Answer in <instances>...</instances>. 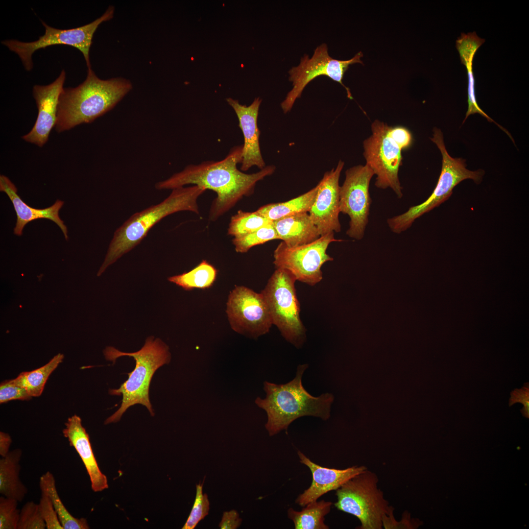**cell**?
I'll use <instances>...</instances> for the list:
<instances>
[{
	"label": "cell",
	"mask_w": 529,
	"mask_h": 529,
	"mask_svg": "<svg viewBox=\"0 0 529 529\" xmlns=\"http://www.w3.org/2000/svg\"><path fill=\"white\" fill-rule=\"evenodd\" d=\"M11 442V438L8 433L0 432V455L1 457H5L10 452Z\"/></svg>",
	"instance_id": "ab89813d"
},
{
	"label": "cell",
	"mask_w": 529,
	"mask_h": 529,
	"mask_svg": "<svg viewBox=\"0 0 529 529\" xmlns=\"http://www.w3.org/2000/svg\"><path fill=\"white\" fill-rule=\"evenodd\" d=\"M226 100L237 115L239 126L243 135L240 170L245 171L253 166L263 169L265 167V164L261 152L260 131L257 124L262 99L257 97L249 106L242 105L238 100L230 97L227 98Z\"/></svg>",
	"instance_id": "e0dca14e"
},
{
	"label": "cell",
	"mask_w": 529,
	"mask_h": 529,
	"mask_svg": "<svg viewBox=\"0 0 529 529\" xmlns=\"http://www.w3.org/2000/svg\"><path fill=\"white\" fill-rule=\"evenodd\" d=\"M509 406H511L516 403H520L524 405L521 411L523 415L529 417V384L525 383L520 389H515L510 393Z\"/></svg>",
	"instance_id": "8d00e7d4"
},
{
	"label": "cell",
	"mask_w": 529,
	"mask_h": 529,
	"mask_svg": "<svg viewBox=\"0 0 529 529\" xmlns=\"http://www.w3.org/2000/svg\"><path fill=\"white\" fill-rule=\"evenodd\" d=\"M332 505L331 502L316 500L306 505L301 511L289 508L288 516L295 529H328L324 517L330 512Z\"/></svg>",
	"instance_id": "cb8c5ba5"
},
{
	"label": "cell",
	"mask_w": 529,
	"mask_h": 529,
	"mask_svg": "<svg viewBox=\"0 0 529 529\" xmlns=\"http://www.w3.org/2000/svg\"><path fill=\"white\" fill-rule=\"evenodd\" d=\"M217 276V270L206 260L202 262L189 272L168 278V280L185 290L194 289H208L213 285Z\"/></svg>",
	"instance_id": "484cf974"
},
{
	"label": "cell",
	"mask_w": 529,
	"mask_h": 529,
	"mask_svg": "<svg viewBox=\"0 0 529 529\" xmlns=\"http://www.w3.org/2000/svg\"><path fill=\"white\" fill-rule=\"evenodd\" d=\"M431 139L437 145L442 157L441 171L437 185L433 193L424 202L387 219V225L393 233L399 234L409 229L417 218L447 200L455 187L462 181L470 179L476 183H480L482 180L483 170H468L466 168L465 160L454 158L449 154L440 129L434 128L433 137Z\"/></svg>",
	"instance_id": "8992f818"
},
{
	"label": "cell",
	"mask_w": 529,
	"mask_h": 529,
	"mask_svg": "<svg viewBox=\"0 0 529 529\" xmlns=\"http://www.w3.org/2000/svg\"><path fill=\"white\" fill-rule=\"evenodd\" d=\"M31 397L27 391L24 387L16 384L13 379L5 381L0 384V403L13 400H29Z\"/></svg>",
	"instance_id": "d590c367"
},
{
	"label": "cell",
	"mask_w": 529,
	"mask_h": 529,
	"mask_svg": "<svg viewBox=\"0 0 529 529\" xmlns=\"http://www.w3.org/2000/svg\"><path fill=\"white\" fill-rule=\"evenodd\" d=\"M203 483L196 485V496L190 515L182 529H193L209 513L210 502L208 495L203 493Z\"/></svg>",
	"instance_id": "4dcf8cb0"
},
{
	"label": "cell",
	"mask_w": 529,
	"mask_h": 529,
	"mask_svg": "<svg viewBox=\"0 0 529 529\" xmlns=\"http://www.w3.org/2000/svg\"><path fill=\"white\" fill-rule=\"evenodd\" d=\"M242 145L231 148L228 155L218 161H206L190 165L169 178L157 182L159 190L174 189L193 184L216 192L210 211V218L215 219L230 208L243 196L250 195L256 183L272 174L275 167L265 166L260 171L247 174L237 168L241 161Z\"/></svg>",
	"instance_id": "6da1fadb"
},
{
	"label": "cell",
	"mask_w": 529,
	"mask_h": 529,
	"mask_svg": "<svg viewBox=\"0 0 529 529\" xmlns=\"http://www.w3.org/2000/svg\"><path fill=\"white\" fill-rule=\"evenodd\" d=\"M466 69L468 75V107L467 112L466 113L465 118L463 122L470 115L478 113L481 115L482 117L486 118L489 121H492L494 122L499 127H500L502 130H503L505 133H506L508 135V136L512 139V141L514 142L513 141L512 137L510 136L509 133L503 127L497 124L494 120H493L491 118H490L479 106L475 96V79L473 71V65H471L466 67Z\"/></svg>",
	"instance_id": "836d02e7"
},
{
	"label": "cell",
	"mask_w": 529,
	"mask_h": 529,
	"mask_svg": "<svg viewBox=\"0 0 529 529\" xmlns=\"http://www.w3.org/2000/svg\"><path fill=\"white\" fill-rule=\"evenodd\" d=\"M63 359L64 355L59 353L46 364L31 371L22 372L13 381L24 387L32 397H38L41 395L48 378Z\"/></svg>",
	"instance_id": "4316f807"
},
{
	"label": "cell",
	"mask_w": 529,
	"mask_h": 529,
	"mask_svg": "<svg viewBox=\"0 0 529 529\" xmlns=\"http://www.w3.org/2000/svg\"><path fill=\"white\" fill-rule=\"evenodd\" d=\"M278 239L279 237L272 222L251 233L234 237L233 243L237 252L245 253L253 246Z\"/></svg>",
	"instance_id": "f1b7e54d"
},
{
	"label": "cell",
	"mask_w": 529,
	"mask_h": 529,
	"mask_svg": "<svg viewBox=\"0 0 529 529\" xmlns=\"http://www.w3.org/2000/svg\"><path fill=\"white\" fill-rule=\"evenodd\" d=\"M388 128L387 124L377 120L372 123V134L363 142V156L366 165L376 175V187L390 188L401 198L403 187L398 172L402 164V150L388 136Z\"/></svg>",
	"instance_id": "7c38bea8"
},
{
	"label": "cell",
	"mask_w": 529,
	"mask_h": 529,
	"mask_svg": "<svg viewBox=\"0 0 529 529\" xmlns=\"http://www.w3.org/2000/svg\"><path fill=\"white\" fill-rule=\"evenodd\" d=\"M66 72L62 70L58 77L47 85H35L32 93L38 109V115L31 130L22 137L25 141L42 147L48 141L55 127L59 98L63 89Z\"/></svg>",
	"instance_id": "2e32d148"
},
{
	"label": "cell",
	"mask_w": 529,
	"mask_h": 529,
	"mask_svg": "<svg viewBox=\"0 0 529 529\" xmlns=\"http://www.w3.org/2000/svg\"><path fill=\"white\" fill-rule=\"evenodd\" d=\"M0 191L4 192L11 201L17 216L14 233L21 236L24 226L29 222L40 218H46L55 223L61 230L65 239L68 240V230L59 216V212L64 201L57 199L51 206L45 209H36L27 205L18 194L15 185L6 176L0 175Z\"/></svg>",
	"instance_id": "ffe728a7"
},
{
	"label": "cell",
	"mask_w": 529,
	"mask_h": 529,
	"mask_svg": "<svg viewBox=\"0 0 529 529\" xmlns=\"http://www.w3.org/2000/svg\"><path fill=\"white\" fill-rule=\"evenodd\" d=\"M39 485L49 496L64 529H90L85 518L74 517L66 508L58 495L55 479L51 472L48 471L40 477Z\"/></svg>",
	"instance_id": "d4e9b609"
},
{
	"label": "cell",
	"mask_w": 529,
	"mask_h": 529,
	"mask_svg": "<svg viewBox=\"0 0 529 529\" xmlns=\"http://www.w3.org/2000/svg\"><path fill=\"white\" fill-rule=\"evenodd\" d=\"M272 221L261 216L256 211L247 212L238 211L232 216L229 225L228 234L234 237L253 232Z\"/></svg>",
	"instance_id": "83f0119b"
},
{
	"label": "cell",
	"mask_w": 529,
	"mask_h": 529,
	"mask_svg": "<svg viewBox=\"0 0 529 529\" xmlns=\"http://www.w3.org/2000/svg\"><path fill=\"white\" fill-rule=\"evenodd\" d=\"M373 175L366 164L351 167L346 170L344 181L339 188L340 212L350 218L346 234L356 240L363 239L368 223L372 201L369 189Z\"/></svg>",
	"instance_id": "4fadbf2b"
},
{
	"label": "cell",
	"mask_w": 529,
	"mask_h": 529,
	"mask_svg": "<svg viewBox=\"0 0 529 529\" xmlns=\"http://www.w3.org/2000/svg\"><path fill=\"white\" fill-rule=\"evenodd\" d=\"M318 185L307 192L287 201L270 203L256 212L273 221L301 213H308L314 201Z\"/></svg>",
	"instance_id": "603a6c76"
},
{
	"label": "cell",
	"mask_w": 529,
	"mask_h": 529,
	"mask_svg": "<svg viewBox=\"0 0 529 529\" xmlns=\"http://www.w3.org/2000/svg\"><path fill=\"white\" fill-rule=\"evenodd\" d=\"M63 434L79 455L85 467L94 492L108 488L106 476L100 471L93 453L89 434L82 425L81 419L77 415L69 417L65 424Z\"/></svg>",
	"instance_id": "d6986e66"
},
{
	"label": "cell",
	"mask_w": 529,
	"mask_h": 529,
	"mask_svg": "<svg viewBox=\"0 0 529 529\" xmlns=\"http://www.w3.org/2000/svg\"><path fill=\"white\" fill-rule=\"evenodd\" d=\"M18 502L3 496L0 497V529H17L20 512Z\"/></svg>",
	"instance_id": "d6a6232c"
},
{
	"label": "cell",
	"mask_w": 529,
	"mask_h": 529,
	"mask_svg": "<svg viewBox=\"0 0 529 529\" xmlns=\"http://www.w3.org/2000/svg\"><path fill=\"white\" fill-rule=\"evenodd\" d=\"M279 237L286 245L293 247L311 243L320 235L308 213H301L272 221Z\"/></svg>",
	"instance_id": "44dd1931"
},
{
	"label": "cell",
	"mask_w": 529,
	"mask_h": 529,
	"mask_svg": "<svg viewBox=\"0 0 529 529\" xmlns=\"http://www.w3.org/2000/svg\"><path fill=\"white\" fill-rule=\"evenodd\" d=\"M484 42L485 39L479 37L475 31L462 33L456 42L461 63L466 67L472 65L476 51Z\"/></svg>",
	"instance_id": "f546056e"
},
{
	"label": "cell",
	"mask_w": 529,
	"mask_h": 529,
	"mask_svg": "<svg viewBox=\"0 0 529 529\" xmlns=\"http://www.w3.org/2000/svg\"><path fill=\"white\" fill-rule=\"evenodd\" d=\"M376 474L365 470L349 479L336 490L335 506L356 516L360 529H382L383 518L393 513V507L378 488Z\"/></svg>",
	"instance_id": "52a82bcc"
},
{
	"label": "cell",
	"mask_w": 529,
	"mask_h": 529,
	"mask_svg": "<svg viewBox=\"0 0 529 529\" xmlns=\"http://www.w3.org/2000/svg\"><path fill=\"white\" fill-rule=\"evenodd\" d=\"M362 56V52L360 51L349 60L334 59L329 55L328 47L324 43L314 49L311 57L304 54L301 57L299 64L289 71V79L292 82L293 87L281 104L284 113L290 111L296 99L301 96L305 87L313 79L321 75L327 76L339 83L346 90L348 97L352 99L353 98L350 89L344 85L342 79L350 65L355 63L363 65L361 60Z\"/></svg>",
	"instance_id": "30bf717a"
},
{
	"label": "cell",
	"mask_w": 529,
	"mask_h": 529,
	"mask_svg": "<svg viewBox=\"0 0 529 529\" xmlns=\"http://www.w3.org/2000/svg\"><path fill=\"white\" fill-rule=\"evenodd\" d=\"M297 454L300 462L311 470L313 478L310 486L295 500L296 504L302 507L317 500L328 492L336 490L349 479L367 469L364 466H354L344 469L324 467L312 461L300 451Z\"/></svg>",
	"instance_id": "ac0fdd59"
},
{
	"label": "cell",
	"mask_w": 529,
	"mask_h": 529,
	"mask_svg": "<svg viewBox=\"0 0 529 529\" xmlns=\"http://www.w3.org/2000/svg\"><path fill=\"white\" fill-rule=\"evenodd\" d=\"M114 12V6H109L105 12L94 21L82 26L67 29L51 27L41 21L45 32L37 40L24 42L11 39L2 41L1 44L19 56L27 71L33 68L31 57L35 51L59 45L70 46L78 49L83 54L88 69L91 68L89 52L94 33L100 24L113 18Z\"/></svg>",
	"instance_id": "9c48e42d"
},
{
	"label": "cell",
	"mask_w": 529,
	"mask_h": 529,
	"mask_svg": "<svg viewBox=\"0 0 529 529\" xmlns=\"http://www.w3.org/2000/svg\"><path fill=\"white\" fill-rule=\"evenodd\" d=\"M242 519L236 510L223 512L218 526L221 529H236L241 525Z\"/></svg>",
	"instance_id": "f35d334b"
},
{
	"label": "cell",
	"mask_w": 529,
	"mask_h": 529,
	"mask_svg": "<svg viewBox=\"0 0 529 529\" xmlns=\"http://www.w3.org/2000/svg\"><path fill=\"white\" fill-rule=\"evenodd\" d=\"M132 89L131 82L118 77L99 79L91 68L85 81L63 88L60 95L55 130L58 132L91 123L112 110Z\"/></svg>",
	"instance_id": "7a4b0ae2"
},
{
	"label": "cell",
	"mask_w": 529,
	"mask_h": 529,
	"mask_svg": "<svg viewBox=\"0 0 529 529\" xmlns=\"http://www.w3.org/2000/svg\"><path fill=\"white\" fill-rule=\"evenodd\" d=\"M172 190L161 202L135 213L116 230L97 276L139 244L151 228L163 218L184 211L199 214L197 198L206 189L193 185Z\"/></svg>",
	"instance_id": "277c9868"
},
{
	"label": "cell",
	"mask_w": 529,
	"mask_h": 529,
	"mask_svg": "<svg viewBox=\"0 0 529 529\" xmlns=\"http://www.w3.org/2000/svg\"><path fill=\"white\" fill-rule=\"evenodd\" d=\"M308 367L306 364L298 365L295 378L286 384L264 383L266 396L264 399L258 397L255 403L266 413L265 427L269 436L287 431L293 421L303 416H314L325 421L330 418L334 396L325 393L314 397L305 389L302 378Z\"/></svg>",
	"instance_id": "3957f363"
},
{
	"label": "cell",
	"mask_w": 529,
	"mask_h": 529,
	"mask_svg": "<svg viewBox=\"0 0 529 529\" xmlns=\"http://www.w3.org/2000/svg\"><path fill=\"white\" fill-rule=\"evenodd\" d=\"M296 281L288 270L277 268L261 293L267 305L272 324L287 341L299 348L305 341L306 330L300 319Z\"/></svg>",
	"instance_id": "ba28073f"
},
{
	"label": "cell",
	"mask_w": 529,
	"mask_h": 529,
	"mask_svg": "<svg viewBox=\"0 0 529 529\" xmlns=\"http://www.w3.org/2000/svg\"><path fill=\"white\" fill-rule=\"evenodd\" d=\"M107 360L115 362L122 356L133 357L136 364L134 370L127 373L128 379L118 389H110L109 394L122 396L120 408L104 422L105 425L119 421L122 414L130 407L136 404L145 406L150 414L154 416L149 398V389L152 378L161 366L168 364L171 359L168 346L160 339H154L149 337L144 346L133 353L120 351L114 347H107L104 350Z\"/></svg>",
	"instance_id": "5b68a950"
},
{
	"label": "cell",
	"mask_w": 529,
	"mask_h": 529,
	"mask_svg": "<svg viewBox=\"0 0 529 529\" xmlns=\"http://www.w3.org/2000/svg\"><path fill=\"white\" fill-rule=\"evenodd\" d=\"M46 524L41 514L39 505L26 502L20 512L17 529H45Z\"/></svg>",
	"instance_id": "1f68e13d"
},
{
	"label": "cell",
	"mask_w": 529,
	"mask_h": 529,
	"mask_svg": "<svg viewBox=\"0 0 529 529\" xmlns=\"http://www.w3.org/2000/svg\"><path fill=\"white\" fill-rule=\"evenodd\" d=\"M20 449H15L0 459V493L3 496L22 502L28 490L20 479Z\"/></svg>",
	"instance_id": "7402d4cb"
},
{
	"label": "cell",
	"mask_w": 529,
	"mask_h": 529,
	"mask_svg": "<svg viewBox=\"0 0 529 529\" xmlns=\"http://www.w3.org/2000/svg\"><path fill=\"white\" fill-rule=\"evenodd\" d=\"M40 490L41 497L38 505L46 529H64L49 496L44 489Z\"/></svg>",
	"instance_id": "e575fe53"
},
{
	"label": "cell",
	"mask_w": 529,
	"mask_h": 529,
	"mask_svg": "<svg viewBox=\"0 0 529 529\" xmlns=\"http://www.w3.org/2000/svg\"><path fill=\"white\" fill-rule=\"evenodd\" d=\"M388 135L401 150L409 147L412 144L411 134L405 127L389 126Z\"/></svg>",
	"instance_id": "74e56055"
},
{
	"label": "cell",
	"mask_w": 529,
	"mask_h": 529,
	"mask_svg": "<svg viewBox=\"0 0 529 529\" xmlns=\"http://www.w3.org/2000/svg\"><path fill=\"white\" fill-rule=\"evenodd\" d=\"M342 241L335 239L334 233L297 246H289L282 241L274 251L273 264L276 269L289 271L296 281L313 286L323 278V264L334 260L327 253L328 246L333 242Z\"/></svg>",
	"instance_id": "8fae6325"
},
{
	"label": "cell",
	"mask_w": 529,
	"mask_h": 529,
	"mask_svg": "<svg viewBox=\"0 0 529 529\" xmlns=\"http://www.w3.org/2000/svg\"><path fill=\"white\" fill-rule=\"evenodd\" d=\"M226 313L232 329L251 338L267 334L273 325L263 294L243 286H236L230 291Z\"/></svg>",
	"instance_id": "5bb4252c"
},
{
	"label": "cell",
	"mask_w": 529,
	"mask_h": 529,
	"mask_svg": "<svg viewBox=\"0 0 529 529\" xmlns=\"http://www.w3.org/2000/svg\"><path fill=\"white\" fill-rule=\"evenodd\" d=\"M344 165L339 160L336 168L326 172L318 183L317 192L309 214L320 236L341 231L339 179Z\"/></svg>",
	"instance_id": "9a60e30c"
}]
</instances>
